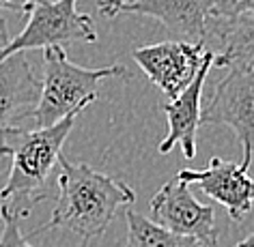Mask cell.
Wrapping results in <instances>:
<instances>
[{"mask_svg":"<svg viewBox=\"0 0 254 247\" xmlns=\"http://www.w3.org/2000/svg\"><path fill=\"white\" fill-rule=\"evenodd\" d=\"M80 112L67 114L59 123L37 129L13 127L0 134V155L11 157L7 183L0 189V202L17 219L28 217L41 200L52 198V176L61 150Z\"/></svg>","mask_w":254,"mask_h":247,"instance_id":"cell-1","label":"cell"},{"mask_svg":"<svg viewBox=\"0 0 254 247\" xmlns=\"http://www.w3.org/2000/svg\"><path fill=\"white\" fill-rule=\"evenodd\" d=\"M61 172L56 174L59 198L52 217L33 234L65 228L84 241L101 237L121 208L136 202V194L123 181L101 174L86 163H71L61 155Z\"/></svg>","mask_w":254,"mask_h":247,"instance_id":"cell-2","label":"cell"},{"mask_svg":"<svg viewBox=\"0 0 254 247\" xmlns=\"http://www.w3.org/2000/svg\"><path fill=\"white\" fill-rule=\"evenodd\" d=\"M117 75H125V69L119 65L84 69L67 58L63 46L43 48L41 95L33 114L37 127H48L67 114L82 112L97 99L101 82Z\"/></svg>","mask_w":254,"mask_h":247,"instance_id":"cell-3","label":"cell"},{"mask_svg":"<svg viewBox=\"0 0 254 247\" xmlns=\"http://www.w3.org/2000/svg\"><path fill=\"white\" fill-rule=\"evenodd\" d=\"M78 0H35L28 11V24L17 37L0 49V58L26 49H43L50 46H65V43H95L93 17L88 13L75 11Z\"/></svg>","mask_w":254,"mask_h":247,"instance_id":"cell-4","label":"cell"},{"mask_svg":"<svg viewBox=\"0 0 254 247\" xmlns=\"http://www.w3.org/2000/svg\"><path fill=\"white\" fill-rule=\"evenodd\" d=\"M200 125H226L244 147V161L252 163L254 148V71L231 67L200 110Z\"/></svg>","mask_w":254,"mask_h":247,"instance_id":"cell-5","label":"cell"},{"mask_svg":"<svg viewBox=\"0 0 254 247\" xmlns=\"http://www.w3.org/2000/svg\"><path fill=\"white\" fill-rule=\"evenodd\" d=\"M151 215L155 224L166 230L194 239L200 247L218 245L215 211L211 204H200L190 192V183L179 176L170 179L151 200Z\"/></svg>","mask_w":254,"mask_h":247,"instance_id":"cell-6","label":"cell"},{"mask_svg":"<svg viewBox=\"0 0 254 247\" xmlns=\"http://www.w3.org/2000/svg\"><path fill=\"white\" fill-rule=\"evenodd\" d=\"M205 49V43L179 39L136 48L131 52V58L166 97L173 99L192 82L202 62Z\"/></svg>","mask_w":254,"mask_h":247,"instance_id":"cell-7","label":"cell"},{"mask_svg":"<svg viewBox=\"0 0 254 247\" xmlns=\"http://www.w3.org/2000/svg\"><path fill=\"white\" fill-rule=\"evenodd\" d=\"M250 163L224 161L220 157H211L205 170H179L177 176L190 185H198L209 198L220 202L226 208L233 221H241L250 213L254 202V181L248 174Z\"/></svg>","mask_w":254,"mask_h":247,"instance_id":"cell-8","label":"cell"},{"mask_svg":"<svg viewBox=\"0 0 254 247\" xmlns=\"http://www.w3.org/2000/svg\"><path fill=\"white\" fill-rule=\"evenodd\" d=\"M213 67V49H205L202 62L192 82L173 97L170 103H162V110L168 118V136L160 144V153L166 155L179 147L186 159H192L196 153V131L200 127V101L209 69Z\"/></svg>","mask_w":254,"mask_h":247,"instance_id":"cell-9","label":"cell"},{"mask_svg":"<svg viewBox=\"0 0 254 247\" xmlns=\"http://www.w3.org/2000/svg\"><path fill=\"white\" fill-rule=\"evenodd\" d=\"M39 95L41 80H37L24 52L0 58V134L33 118Z\"/></svg>","mask_w":254,"mask_h":247,"instance_id":"cell-10","label":"cell"},{"mask_svg":"<svg viewBox=\"0 0 254 247\" xmlns=\"http://www.w3.org/2000/svg\"><path fill=\"white\" fill-rule=\"evenodd\" d=\"M121 13L155 17L181 41H207L209 0H129L117 9Z\"/></svg>","mask_w":254,"mask_h":247,"instance_id":"cell-11","label":"cell"},{"mask_svg":"<svg viewBox=\"0 0 254 247\" xmlns=\"http://www.w3.org/2000/svg\"><path fill=\"white\" fill-rule=\"evenodd\" d=\"M209 33H213L220 43V52H213L215 67H241L254 71V7L228 20L207 17Z\"/></svg>","mask_w":254,"mask_h":247,"instance_id":"cell-12","label":"cell"},{"mask_svg":"<svg viewBox=\"0 0 254 247\" xmlns=\"http://www.w3.org/2000/svg\"><path fill=\"white\" fill-rule=\"evenodd\" d=\"M127 245L125 247H200L194 239L181 237L147 219L127 206Z\"/></svg>","mask_w":254,"mask_h":247,"instance_id":"cell-13","label":"cell"},{"mask_svg":"<svg viewBox=\"0 0 254 247\" xmlns=\"http://www.w3.org/2000/svg\"><path fill=\"white\" fill-rule=\"evenodd\" d=\"M0 219H2V234H0V247H35L20 230V219L11 215L7 208L0 206Z\"/></svg>","mask_w":254,"mask_h":247,"instance_id":"cell-14","label":"cell"},{"mask_svg":"<svg viewBox=\"0 0 254 247\" xmlns=\"http://www.w3.org/2000/svg\"><path fill=\"white\" fill-rule=\"evenodd\" d=\"M254 7V0H209V17L228 20Z\"/></svg>","mask_w":254,"mask_h":247,"instance_id":"cell-15","label":"cell"},{"mask_svg":"<svg viewBox=\"0 0 254 247\" xmlns=\"http://www.w3.org/2000/svg\"><path fill=\"white\" fill-rule=\"evenodd\" d=\"M2 9H11V11H17V13H26L33 9L35 0H0Z\"/></svg>","mask_w":254,"mask_h":247,"instance_id":"cell-16","label":"cell"},{"mask_svg":"<svg viewBox=\"0 0 254 247\" xmlns=\"http://www.w3.org/2000/svg\"><path fill=\"white\" fill-rule=\"evenodd\" d=\"M125 2H129V0H99L97 9H99V13L106 17H117V9Z\"/></svg>","mask_w":254,"mask_h":247,"instance_id":"cell-17","label":"cell"},{"mask_svg":"<svg viewBox=\"0 0 254 247\" xmlns=\"http://www.w3.org/2000/svg\"><path fill=\"white\" fill-rule=\"evenodd\" d=\"M0 9H2V4H0ZM11 39H9V30H7V20L4 17H0V49L7 46Z\"/></svg>","mask_w":254,"mask_h":247,"instance_id":"cell-18","label":"cell"},{"mask_svg":"<svg viewBox=\"0 0 254 247\" xmlns=\"http://www.w3.org/2000/svg\"><path fill=\"white\" fill-rule=\"evenodd\" d=\"M235 247H254V232L250 234V237H246L244 241H241V243H237Z\"/></svg>","mask_w":254,"mask_h":247,"instance_id":"cell-19","label":"cell"},{"mask_svg":"<svg viewBox=\"0 0 254 247\" xmlns=\"http://www.w3.org/2000/svg\"><path fill=\"white\" fill-rule=\"evenodd\" d=\"M0 224H2V219H0Z\"/></svg>","mask_w":254,"mask_h":247,"instance_id":"cell-20","label":"cell"}]
</instances>
